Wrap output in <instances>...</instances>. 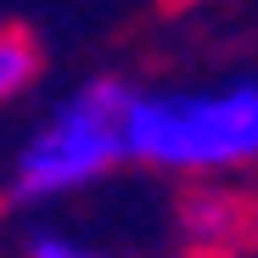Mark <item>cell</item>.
<instances>
[{
  "instance_id": "1",
  "label": "cell",
  "mask_w": 258,
  "mask_h": 258,
  "mask_svg": "<svg viewBox=\"0 0 258 258\" xmlns=\"http://www.w3.org/2000/svg\"><path fill=\"white\" fill-rule=\"evenodd\" d=\"M135 101L141 90L129 79H90L68 101H56V112L28 135L17 157L12 202H45L62 191H79V185L101 180L107 168L129 163L135 157V141H129Z\"/></svg>"
},
{
  "instance_id": "2",
  "label": "cell",
  "mask_w": 258,
  "mask_h": 258,
  "mask_svg": "<svg viewBox=\"0 0 258 258\" xmlns=\"http://www.w3.org/2000/svg\"><path fill=\"white\" fill-rule=\"evenodd\" d=\"M129 141L135 163L185 174L258 163V79L219 90H141Z\"/></svg>"
},
{
  "instance_id": "3",
  "label": "cell",
  "mask_w": 258,
  "mask_h": 258,
  "mask_svg": "<svg viewBox=\"0 0 258 258\" xmlns=\"http://www.w3.org/2000/svg\"><path fill=\"white\" fill-rule=\"evenodd\" d=\"M34 79H39V45L23 28H0V101L23 96Z\"/></svg>"
},
{
  "instance_id": "4",
  "label": "cell",
  "mask_w": 258,
  "mask_h": 258,
  "mask_svg": "<svg viewBox=\"0 0 258 258\" xmlns=\"http://www.w3.org/2000/svg\"><path fill=\"white\" fill-rule=\"evenodd\" d=\"M236 219H241V208H236L230 197H197V202L185 208V236H191L197 247H213V241H225V236L236 230Z\"/></svg>"
},
{
  "instance_id": "5",
  "label": "cell",
  "mask_w": 258,
  "mask_h": 258,
  "mask_svg": "<svg viewBox=\"0 0 258 258\" xmlns=\"http://www.w3.org/2000/svg\"><path fill=\"white\" fill-rule=\"evenodd\" d=\"M28 258H107V252L79 247V241H68V236H34V241H28Z\"/></svg>"
}]
</instances>
